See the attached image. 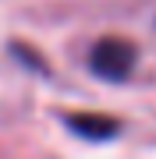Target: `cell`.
Masks as SVG:
<instances>
[{
	"mask_svg": "<svg viewBox=\"0 0 156 159\" xmlns=\"http://www.w3.org/2000/svg\"><path fill=\"white\" fill-rule=\"evenodd\" d=\"M135 64H139V50L121 35H103L89 50V71L103 81H128Z\"/></svg>",
	"mask_w": 156,
	"mask_h": 159,
	"instance_id": "6da1fadb",
	"label": "cell"
},
{
	"mask_svg": "<svg viewBox=\"0 0 156 159\" xmlns=\"http://www.w3.org/2000/svg\"><path fill=\"white\" fill-rule=\"evenodd\" d=\"M64 124H68V131H75L78 138H89V142H110L121 131V120L106 113H68Z\"/></svg>",
	"mask_w": 156,
	"mask_h": 159,
	"instance_id": "7a4b0ae2",
	"label": "cell"
}]
</instances>
